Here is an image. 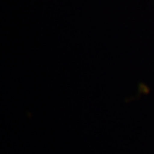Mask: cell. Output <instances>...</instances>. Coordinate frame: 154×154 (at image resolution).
<instances>
[]
</instances>
